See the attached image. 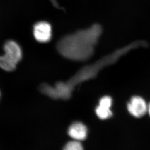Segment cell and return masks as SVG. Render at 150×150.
Instances as JSON below:
<instances>
[{
	"mask_svg": "<svg viewBox=\"0 0 150 150\" xmlns=\"http://www.w3.org/2000/svg\"><path fill=\"white\" fill-rule=\"evenodd\" d=\"M102 33L100 24H93L63 37L57 44V50L62 56L69 60L88 61L93 55Z\"/></svg>",
	"mask_w": 150,
	"mask_h": 150,
	"instance_id": "obj_1",
	"label": "cell"
},
{
	"mask_svg": "<svg viewBox=\"0 0 150 150\" xmlns=\"http://www.w3.org/2000/svg\"><path fill=\"white\" fill-rule=\"evenodd\" d=\"M112 99L108 96L100 98L98 106L95 109V113L97 116L102 120H105L110 118L113 115L111 111Z\"/></svg>",
	"mask_w": 150,
	"mask_h": 150,
	"instance_id": "obj_5",
	"label": "cell"
},
{
	"mask_svg": "<svg viewBox=\"0 0 150 150\" xmlns=\"http://www.w3.org/2000/svg\"><path fill=\"white\" fill-rule=\"evenodd\" d=\"M148 113L149 114V116H150V104L148 105Z\"/></svg>",
	"mask_w": 150,
	"mask_h": 150,
	"instance_id": "obj_9",
	"label": "cell"
},
{
	"mask_svg": "<svg viewBox=\"0 0 150 150\" xmlns=\"http://www.w3.org/2000/svg\"><path fill=\"white\" fill-rule=\"evenodd\" d=\"M4 54L0 56V68L7 72L14 71L23 58L21 47L16 41L8 40L4 43Z\"/></svg>",
	"mask_w": 150,
	"mask_h": 150,
	"instance_id": "obj_2",
	"label": "cell"
},
{
	"mask_svg": "<svg viewBox=\"0 0 150 150\" xmlns=\"http://www.w3.org/2000/svg\"><path fill=\"white\" fill-rule=\"evenodd\" d=\"M1 92H0V98H1Z\"/></svg>",
	"mask_w": 150,
	"mask_h": 150,
	"instance_id": "obj_10",
	"label": "cell"
},
{
	"mask_svg": "<svg viewBox=\"0 0 150 150\" xmlns=\"http://www.w3.org/2000/svg\"><path fill=\"white\" fill-rule=\"evenodd\" d=\"M129 113L134 118H140L148 111V105L143 98L139 96H133L127 104Z\"/></svg>",
	"mask_w": 150,
	"mask_h": 150,
	"instance_id": "obj_4",
	"label": "cell"
},
{
	"mask_svg": "<svg viewBox=\"0 0 150 150\" xmlns=\"http://www.w3.org/2000/svg\"><path fill=\"white\" fill-rule=\"evenodd\" d=\"M33 33L35 40L39 43H48L52 37V27L47 21H38L34 25Z\"/></svg>",
	"mask_w": 150,
	"mask_h": 150,
	"instance_id": "obj_3",
	"label": "cell"
},
{
	"mask_svg": "<svg viewBox=\"0 0 150 150\" xmlns=\"http://www.w3.org/2000/svg\"><path fill=\"white\" fill-rule=\"evenodd\" d=\"M52 2V4H54V6L55 7H57V8H59V6H58V4H57V3L56 1V0H51Z\"/></svg>",
	"mask_w": 150,
	"mask_h": 150,
	"instance_id": "obj_8",
	"label": "cell"
},
{
	"mask_svg": "<svg viewBox=\"0 0 150 150\" xmlns=\"http://www.w3.org/2000/svg\"><path fill=\"white\" fill-rule=\"evenodd\" d=\"M63 150H84L83 146L80 141L72 140L66 144Z\"/></svg>",
	"mask_w": 150,
	"mask_h": 150,
	"instance_id": "obj_7",
	"label": "cell"
},
{
	"mask_svg": "<svg viewBox=\"0 0 150 150\" xmlns=\"http://www.w3.org/2000/svg\"><path fill=\"white\" fill-rule=\"evenodd\" d=\"M88 129L81 122L77 121L71 125L68 129L69 136L74 140L78 141L84 140L88 136Z\"/></svg>",
	"mask_w": 150,
	"mask_h": 150,
	"instance_id": "obj_6",
	"label": "cell"
}]
</instances>
